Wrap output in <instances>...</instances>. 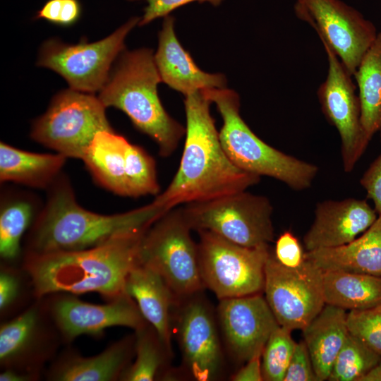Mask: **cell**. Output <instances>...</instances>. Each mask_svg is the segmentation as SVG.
I'll use <instances>...</instances> for the list:
<instances>
[{
  "label": "cell",
  "instance_id": "obj_17",
  "mask_svg": "<svg viewBox=\"0 0 381 381\" xmlns=\"http://www.w3.org/2000/svg\"><path fill=\"white\" fill-rule=\"evenodd\" d=\"M217 316L226 346L239 361L262 355L271 333L279 325L260 294L219 300Z\"/></svg>",
  "mask_w": 381,
  "mask_h": 381
},
{
  "label": "cell",
  "instance_id": "obj_9",
  "mask_svg": "<svg viewBox=\"0 0 381 381\" xmlns=\"http://www.w3.org/2000/svg\"><path fill=\"white\" fill-rule=\"evenodd\" d=\"M198 262L205 287L219 300L260 294L269 245L246 247L207 231H198Z\"/></svg>",
  "mask_w": 381,
  "mask_h": 381
},
{
  "label": "cell",
  "instance_id": "obj_38",
  "mask_svg": "<svg viewBox=\"0 0 381 381\" xmlns=\"http://www.w3.org/2000/svg\"><path fill=\"white\" fill-rule=\"evenodd\" d=\"M21 292L20 275L13 270L1 268L0 273V310L8 311L18 300Z\"/></svg>",
  "mask_w": 381,
  "mask_h": 381
},
{
  "label": "cell",
  "instance_id": "obj_25",
  "mask_svg": "<svg viewBox=\"0 0 381 381\" xmlns=\"http://www.w3.org/2000/svg\"><path fill=\"white\" fill-rule=\"evenodd\" d=\"M66 157L56 154H40L0 144V179L35 188L50 186L59 176Z\"/></svg>",
  "mask_w": 381,
  "mask_h": 381
},
{
  "label": "cell",
  "instance_id": "obj_18",
  "mask_svg": "<svg viewBox=\"0 0 381 381\" xmlns=\"http://www.w3.org/2000/svg\"><path fill=\"white\" fill-rule=\"evenodd\" d=\"M378 214L365 200H327L316 205L314 221L303 236L307 251L346 244L365 232Z\"/></svg>",
  "mask_w": 381,
  "mask_h": 381
},
{
  "label": "cell",
  "instance_id": "obj_10",
  "mask_svg": "<svg viewBox=\"0 0 381 381\" xmlns=\"http://www.w3.org/2000/svg\"><path fill=\"white\" fill-rule=\"evenodd\" d=\"M133 17L108 37L95 42L68 44L56 40L44 42L37 65L61 75L71 89L93 94L107 83L111 65L125 49V39L139 23Z\"/></svg>",
  "mask_w": 381,
  "mask_h": 381
},
{
  "label": "cell",
  "instance_id": "obj_12",
  "mask_svg": "<svg viewBox=\"0 0 381 381\" xmlns=\"http://www.w3.org/2000/svg\"><path fill=\"white\" fill-rule=\"evenodd\" d=\"M294 11L353 75L377 35L374 24L341 0H296Z\"/></svg>",
  "mask_w": 381,
  "mask_h": 381
},
{
  "label": "cell",
  "instance_id": "obj_3",
  "mask_svg": "<svg viewBox=\"0 0 381 381\" xmlns=\"http://www.w3.org/2000/svg\"><path fill=\"white\" fill-rule=\"evenodd\" d=\"M168 210L153 200L124 213L104 215L92 212L77 202L69 181L59 176L51 184L46 205L32 226L26 253L95 248L147 230Z\"/></svg>",
  "mask_w": 381,
  "mask_h": 381
},
{
  "label": "cell",
  "instance_id": "obj_26",
  "mask_svg": "<svg viewBox=\"0 0 381 381\" xmlns=\"http://www.w3.org/2000/svg\"><path fill=\"white\" fill-rule=\"evenodd\" d=\"M325 304L362 310L381 303V277L339 271L322 272Z\"/></svg>",
  "mask_w": 381,
  "mask_h": 381
},
{
  "label": "cell",
  "instance_id": "obj_43",
  "mask_svg": "<svg viewBox=\"0 0 381 381\" xmlns=\"http://www.w3.org/2000/svg\"><path fill=\"white\" fill-rule=\"evenodd\" d=\"M379 132H380V140H381V128Z\"/></svg>",
  "mask_w": 381,
  "mask_h": 381
},
{
  "label": "cell",
  "instance_id": "obj_14",
  "mask_svg": "<svg viewBox=\"0 0 381 381\" xmlns=\"http://www.w3.org/2000/svg\"><path fill=\"white\" fill-rule=\"evenodd\" d=\"M49 296L44 303L46 309L67 342L80 335L99 337L112 327H126L135 331L148 324L135 301L126 293L104 304L87 303L69 294Z\"/></svg>",
  "mask_w": 381,
  "mask_h": 381
},
{
  "label": "cell",
  "instance_id": "obj_20",
  "mask_svg": "<svg viewBox=\"0 0 381 381\" xmlns=\"http://www.w3.org/2000/svg\"><path fill=\"white\" fill-rule=\"evenodd\" d=\"M135 334L109 345L100 353L84 357L64 352L50 368L47 378L57 381L120 380L135 356Z\"/></svg>",
  "mask_w": 381,
  "mask_h": 381
},
{
  "label": "cell",
  "instance_id": "obj_1",
  "mask_svg": "<svg viewBox=\"0 0 381 381\" xmlns=\"http://www.w3.org/2000/svg\"><path fill=\"white\" fill-rule=\"evenodd\" d=\"M202 90L185 96V144L178 171L154 201L168 210L246 190L260 176L237 167L225 152Z\"/></svg>",
  "mask_w": 381,
  "mask_h": 381
},
{
  "label": "cell",
  "instance_id": "obj_39",
  "mask_svg": "<svg viewBox=\"0 0 381 381\" xmlns=\"http://www.w3.org/2000/svg\"><path fill=\"white\" fill-rule=\"evenodd\" d=\"M368 198L374 202L375 210L381 216V154L370 164L360 179Z\"/></svg>",
  "mask_w": 381,
  "mask_h": 381
},
{
  "label": "cell",
  "instance_id": "obj_7",
  "mask_svg": "<svg viewBox=\"0 0 381 381\" xmlns=\"http://www.w3.org/2000/svg\"><path fill=\"white\" fill-rule=\"evenodd\" d=\"M246 190L187 203L183 214L198 232L211 231L246 247L269 245L274 240L272 205L267 197Z\"/></svg>",
  "mask_w": 381,
  "mask_h": 381
},
{
  "label": "cell",
  "instance_id": "obj_4",
  "mask_svg": "<svg viewBox=\"0 0 381 381\" xmlns=\"http://www.w3.org/2000/svg\"><path fill=\"white\" fill-rule=\"evenodd\" d=\"M99 99L105 107L123 111L133 125L158 145L162 157L170 156L186 133V128L164 109L158 95L162 82L152 50L123 51Z\"/></svg>",
  "mask_w": 381,
  "mask_h": 381
},
{
  "label": "cell",
  "instance_id": "obj_24",
  "mask_svg": "<svg viewBox=\"0 0 381 381\" xmlns=\"http://www.w3.org/2000/svg\"><path fill=\"white\" fill-rule=\"evenodd\" d=\"M129 142L112 131L96 134L82 159L94 179L109 190L129 196L125 175V152Z\"/></svg>",
  "mask_w": 381,
  "mask_h": 381
},
{
  "label": "cell",
  "instance_id": "obj_21",
  "mask_svg": "<svg viewBox=\"0 0 381 381\" xmlns=\"http://www.w3.org/2000/svg\"><path fill=\"white\" fill-rule=\"evenodd\" d=\"M124 291L135 301L145 320L154 327L162 343L172 354L171 308L176 300L162 276L139 262L129 272Z\"/></svg>",
  "mask_w": 381,
  "mask_h": 381
},
{
  "label": "cell",
  "instance_id": "obj_19",
  "mask_svg": "<svg viewBox=\"0 0 381 381\" xmlns=\"http://www.w3.org/2000/svg\"><path fill=\"white\" fill-rule=\"evenodd\" d=\"M158 38L154 59L162 82L185 96L204 89L226 87L223 74L208 73L200 69L182 47L175 33L172 16L164 18Z\"/></svg>",
  "mask_w": 381,
  "mask_h": 381
},
{
  "label": "cell",
  "instance_id": "obj_11",
  "mask_svg": "<svg viewBox=\"0 0 381 381\" xmlns=\"http://www.w3.org/2000/svg\"><path fill=\"white\" fill-rule=\"evenodd\" d=\"M263 291L279 325L291 331L305 328L325 305L322 271L307 258L292 269L281 265L270 253Z\"/></svg>",
  "mask_w": 381,
  "mask_h": 381
},
{
  "label": "cell",
  "instance_id": "obj_16",
  "mask_svg": "<svg viewBox=\"0 0 381 381\" xmlns=\"http://www.w3.org/2000/svg\"><path fill=\"white\" fill-rule=\"evenodd\" d=\"M29 307L0 327V363L4 369H13L40 377L43 364L55 348L54 332L48 325L44 303Z\"/></svg>",
  "mask_w": 381,
  "mask_h": 381
},
{
  "label": "cell",
  "instance_id": "obj_23",
  "mask_svg": "<svg viewBox=\"0 0 381 381\" xmlns=\"http://www.w3.org/2000/svg\"><path fill=\"white\" fill-rule=\"evenodd\" d=\"M346 310L325 304L302 329L319 381L328 379L333 363L349 334Z\"/></svg>",
  "mask_w": 381,
  "mask_h": 381
},
{
  "label": "cell",
  "instance_id": "obj_22",
  "mask_svg": "<svg viewBox=\"0 0 381 381\" xmlns=\"http://www.w3.org/2000/svg\"><path fill=\"white\" fill-rule=\"evenodd\" d=\"M322 272L339 271L381 277V216L352 241L305 253Z\"/></svg>",
  "mask_w": 381,
  "mask_h": 381
},
{
  "label": "cell",
  "instance_id": "obj_33",
  "mask_svg": "<svg viewBox=\"0 0 381 381\" xmlns=\"http://www.w3.org/2000/svg\"><path fill=\"white\" fill-rule=\"evenodd\" d=\"M346 323L350 334L381 356V303L369 308L349 310Z\"/></svg>",
  "mask_w": 381,
  "mask_h": 381
},
{
  "label": "cell",
  "instance_id": "obj_34",
  "mask_svg": "<svg viewBox=\"0 0 381 381\" xmlns=\"http://www.w3.org/2000/svg\"><path fill=\"white\" fill-rule=\"evenodd\" d=\"M81 11V4L78 0H48L37 11L35 18L68 27L79 20Z\"/></svg>",
  "mask_w": 381,
  "mask_h": 381
},
{
  "label": "cell",
  "instance_id": "obj_32",
  "mask_svg": "<svg viewBox=\"0 0 381 381\" xmlns=\"http://www.w3.org/2000/svg\"><path fill=\"white\" fill-rule=\"evenodd\" d=\"M291 332V329L278 325L271 333L261 355L263 380H284L296 345Z\"/></svg>",
  "mask_w": 381,
  "mask_h": 381
},
{
  "label": "cell",
  "instance_id": "obj_42",
  "mask_svg": "<svg viewBox=\"0 0 381 381\" xmlns=\"http://www.w3.org/2000/svg\"><path fill=\"white\" fill-rule=\"evenodd\" d=\"M361 381H381V359Z\"/></svg>",
  "mask_w": 381,
  "mask_h": 381
},
{
  "label": "cell",
  "instance_id": "obj_28",
  "mask_svg": "<svg viewBox=\"0 0 381 381\" xmlns=\"http://www.w3.org/2000/svg\"><path fill=\"white\" fill-rule=\"evenodd\" d=\"M135 332V361L124 370L120 380H157L162 374L167 359L172 354L149 323Z\"/></svg>",
  "mask_w": 381,
  "mask_h": 381
},
{
  "label": "cell",
  "instance_id": "obj_2",
  "mask_svg": "<svg viewBox=\"0 0 381 381\" xmlns=\"http://www.w3.org/2000/svg\"><path fill=\"white\" fill-rule=\"evenodd\" d=\"M146 231L82 250L26 253L23 268L34 296L40 299L55 294L95 292L109 301L123 295L129 272L140 262Z\"/></svg>",
  "mask_w": 381,
  "mask_h": 381
},
{
  "label": "cell",
  "instance_id": "obj_40",
  "mask_svg": "<svg viewBox=\"0 0 381 381\" xmlns=\"http://www.w3.org/2000/svg\"><path fill=\"white\" fill-rule=\"evenodd\" d=\"M234 381H262L261 355L255 356L246 361L232 377Z\"/></svg>",
  "mask_w": 381,
  "mask_h": 381
},
{
  "label": "cell",
  "instance_id": "obj_5",
  "mask_svg": "<svg viewBox=\"0 0 381 381\" xmlns=\"http://www.w3.org/2000/svg\"><path fill=\"white\" fill-rule=\"evenodd\" d=\"M201 90L215 104L222 116L219 140L237 167L260 177H272L295 190L310 187L318 167L286 155L258 137L241 116L240 99L235 91L226 87Z\"/></svg>",
  "mask_w": 381,
  "mask_h": 381
},
{
  "label": "cell",
  "instance_id": "obj_30",
  "mask_svg": "<svg viewBox=\"0 0 381 381\" xmlns=\"http://www.w3.org/2000/svg\"><path fill=\"white\" fill-rule=\"evenodd\" d=\"M33 213L32 205L18 200L4 205L0 212V255L12 260L20 251V241L29 226Z\"/></svg>",
  "mask_w": 381,
  "mask_h": 381
},
{
  "label": "cell",
  "instance_id": "obj_6",
  "mask_svg": "<svg viewBox=\"0 0 381 381\" xmlns=\"http://www.w3.org/2000/svg\"><path fill=\"white\" fill-rule=\"evenodd\" d=\"M182 207L166 212L144 234L140 262L158 272L171 290L176 303L205 287L199 268L198 243Z\"/></svg>",
  "mask_w": 381,
  "mask_h": 381
},
{
  "label": "cell",
  "instance_id": "obj_41",
  "mask_svg": "<svg viewBox=\"0 0 381 381\" xmlns=\"http://www.w3.org/2000/svg\"><path fill=\"white\" fill-rule=\"evenodd\" d=\"M39 377L37 375L13 369H4L0 374L1 381H30L37 380Z\"/></svg>",
  "mask_w": 381,
  "mask_h": 381
},
{
  "label": "cell",
  "instance_id": "obj_27",
  "mask_svg": "<svg viewBox=\"0 0 381 381\" xmlns=\"http://www.w3.org/2000/svg\"><path fill=\"white\" fill-rule=\"evenodd\" d=\"M353 76L358 87L361 125L371 140L381 128V32L364 54Z\"/></svg>",
  "mask_w": 381,
  "mask_h": 381
},
{
  "label": "cell",
  "instance_id": "obj_13",
  "mask_svg": "<svg viewBox=\"0 0 381 381\" xmlns=\"http://www.w3.org/2000/svg\"><path fill=\"white\" fill-rule=\"evenodd\" d=\"M322 44L327 56L328 71L318 90V97L322 113L340 135L343 169L345 172H351L370 139L361 125L360 101L351 75L330 47Z\"/></svg>",
  "mask_w": 381,
  "mask_h": 381
},
{
  "label": "cell",
  "instance_id": "obj_8",
  "mask_svg": "<svg viewBox=\"0 0 381 381\" xmlns=\"http://www.w3.org/2000/svg\"><path fill=\"white\" fill-rule=\"evenodd\" d=\"M105 108L93 94L63 90L34 122L31 138L66 158L82 159L97 133L113 130Z\"/></svg>",
  "mask_w": 381,
  "mask_h": 381
},
{
  "label": "cell",
  "instance_id": "obj_36",
  "mask_svg": "<svg viewBox=\"0 0 381 381\" xmlns=\"http://www.w3.org/2000/svg\"><path fill=\"white\" fill-rule=\"evenodd\" d=\"M273 254L281 265L288 268L299 267L306 260L299 241L289 231H284L278 237Z\"/></svg>",
  "mask_w": 381,
  "mask_h": 381
},
{
  "label": "cell",
  "instance_id": "obj_44",
  "mask_svg": "<svg viewBox=\"0 0 381 381\" xmlns=\"http://www.w3.org/2000/svg\"><path fill=\"white\" fill-rule=\"evenodd\" d=\"M128 1H139V0H128Z\"/></svg>",
  "mask_w": 381,
  "mask_h": 381
},
{
  "label": "cell",
  "instance_id": "obj_31",
  "mask_svg": "<svg viewBox=\"0 0 381 381\" xmlns=\"http://www.w3.org/2000/svg\"><path fill=\"white\" fill-rule=\"evenodd\" d=\"M125 175L130 197L157 195L159 191L154 159L130 143L125 152Z\"/></svg>",
  "mask_w": 381,
  "mask_h": 381
},
{
  "label": "cell",
  "instance_id": "obj_37",
  "mask_svg": "<svg viewBox=\"0 0 381 381\" xmlns=\"http://www.w3.org/2000/svg\"><path fill=\"white\" fill-rule=\"evenodd\" d=\"M223 0H146L147 6L138 25H145L152 20L170 15L176 8L188 4L198 1L208 2L213 6L219 5Z\"/></svg>",
  "mask_w": 381,
  "mask_h": 381
},
{
  "label": "cell",
  "instance_id": "obj_29",
  "mask_svg": "<svg viewBox=\"0 0 381 381\" xmlns=\"http://www.w3.org/2000/svg\"><path fill=\"white\" fill-rule=\"evenodd\" d=\"M380 359V355L349 333L335 358L327 380L361 381Z\"/></svg>",
  "mask_w": 381,
  "mask_h": 381
},
{
  "label": "cell",
  "instance_id": "obj_35",
  "mask_svg": "<svg viewBox=\"0 0 381 381\" xmlns=\"http://www.w3.org/2000/svg\"><path fill=\"white\" fill-rule=\"evenodd\" d=\"M283 381H319L306 343H296Z\"/></svg>",
  "mask_w": 381,
  "mask_h": 381
},
{
  "label": "cell",
  "instance_id": "obj_15",
  "mask_svg": "<svg viewBox=\"0 0 381 381\" xmlns=\"http://www.w3.org/2000/svg\"><path fill=\"white\" fill-rule=\"evenodd\" d=\"M198 294L176 304L179 307L176 334L190 375L198 381H210L219 374L223 354L212 311Z\"/></svg>",
  "mask_w": 381,
  "mask_h": 381
}]
</instances>
